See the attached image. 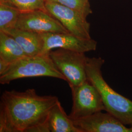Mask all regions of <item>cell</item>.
I'll return each instance as SVG.
<instances>
[{
  "mask_svg": "<svg viewBox=\"0 0 132 132\" xmlns=\"http://www.w3.org/2000/svg\"><path fill=\"white\" fill-rule=\"evenodd\" d=\"M71 89L72 106L69 116L72 120L106 111L99 92L88 79Z\"/></svg>",
  "mask_w": 132,
  "mask_h": 132,
  "instance_id": "obj_5",
  "label": "cell"
},
{
  "mask_svg": "<svg viewBox=\"0 0 132 132\" xmlns=\"http://www.w3.org/2000/svg\"><path fill=\"white\" fill-rule=\"evenodd\" d=\"M5 32L14 38L27 56H35L41 53L44 41L40 33L16 28L11 29Z\"/></svg>",
  "mask_w": 132,
  "mask_h": 132,
  "instance_id": "obj_11",
  "label": "cell"
},
{
  "mask_svg": "<svg viewBox=\"0 0 132 132\" xmlns=\"http://www.w3.org/2000/svg\"><path fill=\"white\" fill-rule=\"evenodd\" d=\"M75 10L87 17L93 13L89 0H46Z\"/></svg>",
  "mask_w": 132,
  "mask_h": 132,
  "instance_id": "obj_15",
  "label": "cell"
},
{
  "mask_svg": "<svg viewBox=\"0 0 132 132\" xmlns=\"http://www.w3.org/2000/svg\"><path fill=\"white\" fill-rule=\"evenodd\" d=\"M5 0H0V3L1 2H4Z\"/></svg>",
  "mask_w": 132,
  "mask_h": 132,
  "instance_id": "obj_16",
  "label": "cell"
},
{
  "mask_svg": "<svg viewBox=\"0 0 132 132\" xmlns=\"http://www.w3.org/2000/svg\"><path fill=\"white\" fill-rule=\"evenodd\" d=\"M104 62L101 57H87V79L99 92L106 111L124 124L132 126V101L116 92L104 80L101 72Z\"/></svg>",
  "mask_w": 132,
  "mask_h": 132,
  "instance_id": "obj_2",
  "label": "cell"
},
{
  "mask_svg": "<svg viewBox=\"0 0 132 132\" xmlns=\"http://www.w3.org/2000/svg\"><path fill=\"white\" fill-rule=\"evenodd\" d=\"M44 46L41 54L49 53L54 48H63L78 52L96 50L97 42L91 39H83L70 33H41Z\"/></svg>",
  "mask_w": 132,
  "mask_h": 132,
  "instance_id": "obj_8",
  "label": "cell"
},
{
  "mask_svg": "<svg viewBox=\"0 0 132 132\" xmlns=\"http://www.w3.org/2000/svg\"><path fill=\"white\" fill-rule=\"evenodd\" d=\"M15 28L40 34L70 33L47 10L21 12Z\"/></svg>",
  "mask_w": 132,
  "mask_h": 132,
  "instance_id": "obj_6",
  "label": "cell"
},
{
  "mask_svg": "<svg viewBox=\"0 0 132 132\" xmlns=\"http://www.w3.org/2000/svg\"><path fill=\"white\" fill-rule=\"evenodd\" d=\"M50 56L57 69L64 76L70 88L87 80L85 53L63 48L51 51Z\"/></svg>",
  "mask_w": 132,
  "mask_h": 132,
  "instance_id": "obj_4",
  "label": "cell"
},
{
  "mask_svg": "<svg viewBox=\"0 0 132 132\" xmlns=\"http://www.w3.org/2000/svg\"><path fill=\"white\" fill-rule=\"evenodd\" d=\"M12 6L21 12L35 10H46V0H5L3 2Z\"/></svg>",
  "mask_w": 132,
  "mask_h": 132,
  "instance_id": "obj_14",
  "label": "cell"
},
{
  "mask_svg": "<svg viewBox=\"0 0 132 132\" xmlns=\"http://www.w3.org/2000/svg\"><path fill=\"white\" fill-rule=\"evenodd\" d=\"M26 56L27 54L14 38L0 31V74L9 65Z\"/></svg>",
  "mask_w": 132,
  "mask_h": 132,
  "instance_id": "obj_10",
  "label": "cell"
},
{
  "mask_svg": "<svg viewBox=\"0 0 132 132\" xmlns=\"http://www.w3.org/2000/svg\"><path fill=\"white\" fill-rule=\"evenodd\" d=\"M58 100L53 95L41 96L34 89L5 90L1 97L0 132H28L45 122Z\"/></svg>",
  "mask_w": 132,
  "mask_h": 132,
  "instance_id": "obj_1",
  "label": "cell"
},
{
  "mask_svg": "<svg viewBox=\"0 0 132 132\" xmlns=\"http://www.w3.org/2000/svg\"><path fill=\"white\" fill-rule=\"evenodd\" d=\"M47 122L50 132H81L66 114L59 100L50 109Z\"/></svg>",
  "mask_w": 132,
  "mask_h": 132,
  "instance_id": "obj_12",
  "label": "cell"
},
{
  "mask_svg": "<svg viewBox=\"0 0 132 132\" xmlns=\"http://www.w3.org/2000/svg\"><path fill=\"white\" fill-rule=\"evenodd\" d=\"M49 53L26 56L11 64L0 74V83L2 85L9 84L16 79L40 76L51 77L66 81L64 76L53 63Z\"/></svg>",
  "mask_w": 132,
  "mask_h": 132,
  "instance_id": "obj_3",
  "label": "cell"
},
{
  "mask_svg": "<svg viewBox=\"0 0 132 132\" xmlns=\"http://www.w3.org/2000/svg\"><path fill=\"white\" fill-rule=\"evenodd\" d=\"M73 121L81 132H132V126L126 127L107 112H98Z\"/></svg>",
  "mask_w": 132,
  "mask_h": 132,
  "instance_id": "obj_9",
  "label": "cell"
},
{
  "mask_svg": "<svg viewBox=\"0 0 132 132\" xmlns=\"http://www.w3.org/2000/svg\"><path fill=\"white\" fill-rule=\"evenodd\" d=\"M46 9L71 34L83 39H91L90 24L79 12L57 3L46 2Z\"/></svg>",
  "mask_w": 132,
  "mask_h": 132,
  "instance_id": "obj_7",
  "label": "cell"
},
{
  "mask_svg": "<svg viewBox=\"0 0 132 132\" xmlns=\"http://www.w3.org/2000/svg\"><path fill=\"white\" fill-rule=\"evenodd\" d=\"M21 11L5 3H0V31L15 28Z\"/></svg>",
  "mask_w": 132,
  "mask_h": 132,
  "instance_id": "obj_13",
  "label": "cell"
}]
</instances>
